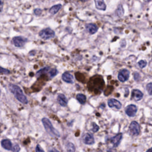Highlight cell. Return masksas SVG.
I'll list each match as a JSON object with an SVG mask.
<instances>
[{"mask_svg": "<svg viewBox=\"0 0 152 152\" xmlns=\"http://www.w3.org/2000/svg\"><path fill=\"white\" fill-rule=\"evenodd\" d=\"M9 89L11 91V92L14 95L15 98L21 103L24 104H27L28 103L27 98L23 94L22 90L19 86L13 84H10L9 85Z\"/></svg>", "mask_w": 152, "mask_h": 152, "instance_id": "obj_1", "label": "cell"}, {"mask_svg": "<svg viewBox=\"0 0 152 152\" xmlns=\"http://www.w3.org/2000/svg\"><path fill=\"white\" fill-rule=\"evenodd\" d=\"M42 122L44 126L45 129L49 135L53 137H60L59 133L53 127L49 119H48L46 118H44L42 119Z\"/></svg>", "mask_w": 152, "mask_h": 152, "instance_id": "obj_2", "label": "cell"}, {"mask_svg": "<svg viewBox=\"0 0 152 152\" xmlns=\"http://www.w3.org/2000/svg\"><path fill=\"white\" fill-rule=\"evenodd\" d=\"M39 35L42 39L48 40L53 38L55 36V34L53 30L50 28H46L40 31V32L39 33Z\"/></svg>", "mask_w": 152, "mask_h": 152, "instance_id": "obj_3", "label": "cell"}, {"mask_svg": "<svg viewBox=\"0 0 152 152\" xmlns=\"http://www.w3.org/2000/svg\"><path fill=\"white\" fill-rule=\"evenodd\" d=\"M12 42L15 46L20 48L23 47L27 42V39L23 36H16L13 39Z\"/></svg>", "mask_w": 152, "mask_h": 152, "instance_id": "obj_4", "label": "cell"}, {"mask_svg": "<svg viewBox=\"0 0 152 152\" xmlns=\"http://www.w3.org/2000/svg\"><path fill=\"white\" fill-rule=\"evenodd\" d=\"M129 129H130V133L133 136H138L140 133V126L136 121H133V122L130 124Z\"/></svg>", "mask_w": 152, "mask_h": 152, "instance_id": "obj_5", "label": "cell"}, {"mask_svg": "<svg viewBox=\"0 0 152 152\" xmlns=\"http://www.w3.org/2000/svg\"><path fill=\"white\" fill-rule=\"evenodd\" d=\"M130 76V72L126 69H123L119 73L118 79L121 82H124L127 81Z\"/></svg>", "mask_w": 152, "mask_h": 152, "instance_id": "obj_6", "label": "cell"}, {"mask_svg": "<svg viewBox=\"0 0 152 152\" xmlns=\"http://www.w3.org/2000/svg\"><path fill=\"white\" fill-rule=\"evenodd\" d=\"M137 111V108L134 105H130L126 109V112L129 116L133 117L136 115Z\"/></svg>", "mask_w": 152, "mask_h": 152, "instance_id": "obj_7", "label": "cell"}, {"mask_svg": "<svg viewBox=\"0 0 152 152\" xmlns=\"http://www.w3.org/2000/svg\"><path fill=\"white\" fill-rule=\"evenodd\" d=\"M83 141L84 143L88 145H92L95 143V139L93 136L90 133H86L84 134L83 137Z\"/></svg>", "mask_w": 152, "mask_h": 152, "instance_id": "obj_8", "label": "cell"}, {"mask_svg": "<svg viewBox=\"0 0 152 152\" xmlns=\"http://www.w3.org/2000/svg\"><path fill=\"white\" fill-rule=\"evenodd\" d=\"M143 94L140 90L137 89H134L132 91V93H131L132 99L136 101H138L143 98Z\"/></svg>", "mask_w": 152, "mask_h": 152, "instance_id": "obj_9", "label": "cell"}, {"mask_svg": "<svg viewBox=\"0 0 152 152\" xmlns=\"http://www.w3.org/2000/svg\"><path fill=\"white\" fill-rule=\"evenodd\" d=\"M108 106L110 108H115L117 109H119L121 108L122 105L119 102V101H117L115 99H110L108 101Z\"/></svg>", "mask_w": 152, "mask_h": 152, "instance_id": "obj_10", "label": "cell"}, {"mask_svg": "<svg viewBox=\"0 0 152 152\" xmlns=\"http://www.w3.org/2000/svg\"><path fill=\"white\" fill-rule=\"evenodd\" d=\"M86 28L87 30V31L92 35L96 34L98 30V28L96 26V25L92 23H89L86 24Z\"/></svg>", "mask_w": 152, "mask_h": 152, "instance_id": "obj_11", "label": "cell"}, {"mask_svg": "<svg viewBox=\"0 0 152 152\" xmlns=\"http://www.w3.org/2000/svg\"><path fill=\"white\" fill-rule=\"evenodd\" d=\"M122 137H123V134L119 133L111 138V143L113 144L114 147H117L119 145L121 139H122Z\"/></svg>", "mask_w": 152, "mask_h": 152, "instance_id": "obj_12", "label": "cell"}, {"mask_svg": "<svg viewBox=\"0 0 152 152\" xmlns=\"http://www.w3.org/2000/svg\"><path fill=\"white\" fill-rule=\"evenodd\" d=\"M63 80L68 83H73L74 78L73 76L69 72H65L62 76Z\"/></svg>", "mask_w": 152, "mask_h": 152, "instance_id": "obj_13", "label": "cell"}, {"mask_svg": "<svg viewBox=\"0 0 152 152\" xmlns=\"http://www.w3.org/2000/svg\"><path fill=\"white\" fill-rule=\"evenodd\" d=\"M96 8L99 10L105 11L106 9V6L103 0H95Z\"/></svg>", "mask_w": 152, "mask_h": 152, "instance_id": "obj_14", "label": "cell"}, {"mask_svg": "<svg viewBox=\"0 0 152 152\" xmlns=\"http://www.w3.org/2000/svg\"><path fill=\"white\" fill-rule=\"evenodd\" d=\"M58 102L59 105L62 106H66L67 105V99L64 95L59 94L58 96Z\"/></svg>", "mask_w": 152, "mask_h": 152, "instance_id": "obj_15", "label": "cell"}, {"mask_svg": "<svg viewBox=\"0 0 152 152\" xmlns=\"http://www.w3.org/2000/svg\"><path fill=\"white\" fill-rule=\"evenodd\" d=\"M1 146L2 147L7 150H11L12 149V143L11 142L10 140H8V139H6V140H3L1 141Z\"/></svg>", "mask_w": 152, "mask_h": 152, "instance_id": "obj_16", "label": "cell"}, {"mask_svg": "<svg viewBox=\"0 0 152 152\" xmlns=\"http://www.w3.org/2000/svg\"><path fill=\"white\" fill-rule=\"evenodd\" d=\"M62 8V5L61 4H57L55 5L53 7H52L50 10H49V13L51 14H55L56 13H57L59 10Z\"/></svg>", "mask_w": 152, "mask_h": 152, "instance_id": "obj_17", "label": "cell"}, {"mask_svg": "<svg viewBox=\"0 0 152 152\" xmlns=\"http://www.w3.org/2000/svg\"><path fill=\"white\" fill-rule=\"evenodd\" d=\"M116 14L118 17H122L123 15H124V9H123V7L122 5H119L117 7V9H116Z\"/></svg>", "mask_w": 152, "mask_h": 152, "instance_id": "obj_18", "label": "cell"}, {"mask_svg": "<svg viewBox=\"0 0 152 152\" xmlns=\"http://www.w3.org/2000/svg\"><path fill=\"white\" fill-rule=\"evenodd\" d=\"M77 99L81 104H84L86 101V97L83 94H78L77 95Z\"/></svg>", "mask_w": 152, "mask_h": 152, "instance_id": "obj_19", "label": "cell"}, {"mask_svg": "<svg viewBox=\"0 0 152 152\" xmlns=\"http://www.w3.org/2000/svg\"><path fill=\"white\" fill-rule=\"evenodd\" d=\"M66 148L69 152H75V151H76L75 146L71 143H69L67 144Z\"/></svg>", "mask_w": 152, "mask_h": 152, "instance_id": "obj_20", "label": "cell"}, {"mask_svg": "<svg viewBox=\"0 0 152 152\" xmlns=\"http://www.w3.org/2000/svg\"><path fill=\"white\" fill-rule=\"evenodd\" d=\"M146 89L148 92V93L150 95L152 96V83H148L146 86Z\"/></svg>", "mask_w": 152, "mask_h": 152, "instance_id": "obj_21", "label": "cell"}, {"mask_svg": "<svg viewBox=\"0 0 152 152\" xmlns=\"http://www.w3.org/2000/svg\"><path fill=\"white\" fill-rule=\"evenodd\" d=\"M10 71L6 69L0 67V74H9Z\"/></svg>", "mask_w": 152, "mask_h": 152, "instance_id": "obj_22", "label": "cell"}, {"mask_svg": "<svg viewBox=\"0 0 152 152\" xmlns=\"http://www.w3.org/2000/svg\"><path fill=\"white\" fill-rule=\"evenodd\" d=\"M138 66L139 67L141 68V69H143L144 68L146 65H147V62L146 61H144V60H141L140 61L138 62Z\"/></svg>", "mask_w": 152, "mask_h": 152, "instance_id": "obj_23", "label": "cell"}, {"mask_svg": "<svg viewBox=\"0 0 152 152\" xmlns=\"http://www.w3.org/2000/svg\"><path fill=\"white\" fill-rule=\"evenodd\" d=\"M58 73V71L55 69H51L50 70V71H49V75H50V77H55Z\"/></svg>", "mask_w": 152, "mask_h": 152, "instance_id": "obj_24", "label": "cell"}, {"mask_svg": "<svg viewBox=\"0 0 152 152\" xmlns=\"http://www.w3.org/2000/svg\"><path fill=\"white\" fill-rule=\"evenodd\" d=\"M92 126H93V128L92 129V131L93 132V133H96L97 131H98L99 129V126L95 123H93L92 124Z\"/></svg>", "mask_w": 152, "mask_h": 152, "instance_id": "obj_25", "label": "cell"}, {"mask_svg": "<svg viewBox=\"0 0 152 152\" xmlns=\"http://www.w3.org/2000/svg\"><path fill=\"white\" fill-rule=\"evenodd\" d=\"M20 150V146L18 144H16L14 145L13 147H12V150L13 152H19Z\"/></svg>", "mask_w": 152, "mask_h": 152, "instance_id": "obj_26", "label": "cell"}, {"mask_svg": "<svg viewBox=\"0 0 152 152\" xmlns=\"http://www.w3.org/2000/svg\"><path fill=\"white\" fill-rule=\"evenodd\" d=\"M36 152H45V151L41 147V146L39 144H38L36 147Z\"/></svg>", "mask_w": 152, "mask_h": 152, "instance_id": "obj_27", "label": "cell"}, {"mask_svg": "<svg viewBox=\"0 0 152 152\" xmlns=\"http://www.w3.org/2000/svg\"><path fill=\"white\" fill-rule=\"evenodd\" d=\"M34 13H35V14L36 15V16H39V15H41V13H42V10H41V9H35V10H34Z\"/></svg>", "mask_w": 152, "mask_h": 152, "instance_id": "obj_28", "label": "cell"}, {"mask_svg": "<svg viewBox=\"0 0 152 152\" xmlns=\"http://www.w3.org/2000/svg\"><path fill=\"white\" fill-rule=\"evenodd\" d=\"M134 79L136 80H138L139 79V78H140V75H139V74L138 73H135L134 74Z\"/></svg>", "mask_w": 152, "mask_h": 152, "instance_id": "obj_29", "label": "cell"}, {"mask_svg": "<svg viewBox=\"0 0 152 152\" xmlns=\"http://www.w3.org/2000/svg\"><path fill=\"white\" fill-rule=\"evenodd\" d=\"M3 8V2L2 0H0V11H1Z\"/></svg>", "mask_w": 152, "mask_h": 152, "instance_id": "obj_30", "label": "cell"}, {"mask_svg": "<svg viewBox=\"0 0 152 152\" xmlns=\"http://www.w3.org/2000/svg\"><path fill=\"white\" fill-rule=\"evenodd\" d=\"M49 152H59V151H58L56 149H51L49 151Z\"/></svg>", "mask_w": 152, "mask_h": 152, "instance_id": "obj_31", "label": "cell"}, {"mask_svg": "<svg viewBox=\"0 0 152 152\" xmlns=\"http://www.w3.org/2000/svg\"><path fill=\"white\" fill-rule=\"evenodd\" d=\"M146 152H152V148H150V149H148Z\"/></svg>", "mask_w": 152, "mask_h": 152, "instance_id": "obj_32", "label": "cell"}, {"mask_svg": "<svg viewBox=\"0 0 152 152\" xmlns=\"http://www.w3.org/2000/svg\"><path fill=\"white\" fill-rule=\"evenodd\" d=\"M79 1H80L81 2H86L88 1V0H79Z\"/></svg>", "mask_w": 152, "mask_h": 152, "instance_id": "obj_33", "label": "cell"}, {"mask_svg": "<svg viewBox=\"0 0 152 152\" xmlns=\"http://www.w3.org/2000/svg\"><path fill=\"white\" fill-rule=\"evenodd\" d=\"M144 1H145V2H147V3H148V2H150L151 0H144Z\"/></svg>", "mask_w": 152, "mask_h": 152, "instance_id": "obj_34", "label": "cell"}, {"mask_svg": "<svg viewBox=\"0 0 152 152\" xmlns=\"http://www.w3.org/2000/svg\"><path fill=\"white\" fill-rule=\"evenodd\" d=\"M0 94H1V90H0Z\"/></svg>", "mask_w": 152, "mask_h": 152, "instance_id": "obj_35", "label": "cell"}]
</instances>
